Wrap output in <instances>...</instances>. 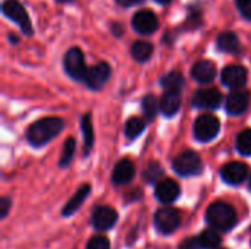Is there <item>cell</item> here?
<instances>
[{
	"mask_svg": "<svg viewBox=\"0 0 251 249\" xmlns=\"http://www.w3.org/2000/svg\"><path fill=\"white\" fill-rule=\"evenodd\" d=\"M237 6L240 12L244 15V18L251 21V0H237Z\"/></svg>",
	"mask_w": 251,
	"mask_h": 249,
	"instance_id": "1f68e13d",
	"label": "cell"
},
{
	"mask_svg": "<svg viewBox=\"0 0 251 249\" xmlns=\"http://www.w3.org/2000/svg\"><path fill=\"white\" fill-rule=\"evenodd\" d=\"M9 208H10V200L7 198V197H3L1 198V201H0V217L1 219H4L6 216H7V213H9Z\"/></svg>",
	"mask_w": 251,
	"mask_h": 249,
	"instance_id": "d6a6232c",
	"label": "cell"
},
{
	"mask_svg": "<svg viewBox=\"0 0 251 249\" xmlns=\"http://www.w3.org/2000/svg\"><path fill=\"white\" fill-rule=\"evenodd\" d=\"M222 101V95L216 88L199 90L194 95V106L200 109H218Z\"/></svg>",
	"mask_w": 251,
	"mask_h": 249,
	"instance_id": "4fadbf2b",
	"label": "cell"
},
{
	"mask_svg": "<svg viewBox=\"0 0 251 249\" xmlns=\"http://www.w3.org/2000/svg\"><path fill=\"white\" fill-rule=\"evenodd\" d=\"M179 194H181L179 185L172 179H162L156 185V198L163 204H171L176 201Z\"/></svg>",
	"mask_w": 251,
	"mask_h": 249,
	"instance_id": "5bb4252c",
	"label": "cell"
},
{
	"mask_svg": "<svg viewBox=\"0 0 251 249\" xmlns=\"http://www.w3.org/2000/svg\"><path fill=\"white\" fill-rule=\"evenodd\" d=\"M179 225H181V214L175 208L165 207L157 210L154 214V226L163 235L174 233L179 227Z\"/></svg>",
	"mask_w": 251,
	"mask_h": 249,
	"instance_id": "52a82bcc",
	"label": "cell"
},
{
	"mask_svg": "<svg viewBox=\"0 0 251 249\" xmlns=\"http://www.w3.org/2000/svg\"><path fill=\"white\" fill-rule=\"evenodd\" d=\"M247 175H249V167L241 161H231L225 164L221 170L222 179L229 185H240L241 182L246 181Z\"/></svg>",
	"mask_w": 251,
	"mask_h": 249,
	"instance_id": "30bf717a",
	"label": "cell"
},
{
	"mask_svg": "<svg viewBox=\"0 0 251 249\" xmlns=\"http://www.w3.org/2000/svg\"><path fill=\"white\" fill-rule=\"evenodd\" d=\"M162 173H163V170H162L159 163H150L147 166L146 172H144V178H146V181L149 183H153V182H156L162 176Z\"/></svg>",
	"mask_w": 251,
	"mask_h": 249,
	"instance_id": "f1b7e54d",
	"label": "cell"
},
{
	"mask_svg": "<svg viewBox=\"0 0 251 249\" xmlns=\"http://www.w3.org/2000/svg\"><path fill=\"white\" fill-rule=\"evenodd\" d=\"M156 1H157V3H160V4H168L171 0H156Z\"/></svg>",
	"mask_w": 251,
	"mask_h": 249,
	"instance_id": "e575fe53",
	"label": "cell"
},
{
	"mask_svg": "<svg viewBox=\"0 0 251 249\" xmlns=\"http://www.w3.org/2000/svg\"><path fill=\"white\" fill-rule=\"evenodd\" d=\"M90 185H82L78 191H76V194L68 201V204L65 205V208H63V216H71V214H74L81 205H82V203L85 201V198H87V195L90 194Z\"/></svg>",
	"mask_w": 251,
	"mask_h": 249,
	"instance_id": "ffe728a7",
	"label": "cell"
},
{
	"mask_svg": "<svg viewBox=\"0 0 251 249\" xmlns=\"http://www.w3.org/2000/svg\"><path fill=\"white\" fill-rule=\"evenodd\" d=\"M159 107H160V104H159V101H157V98L154 95L149 94V95H146L143 98V112H144L146 119L153 120L154 116L157 114Z\"/></svg>",
	"mask_w": 251,
	"mask_h": 249,
	"instance_id": "484cf974",
	"label": "cell"
},
{
	"mask_svg": "<svg viewBox=\"0 0 251 249\" xmlns=\"http://www.w3.org/2000/svg\"><path fill=\"white\" fill-rule=\"evenodd\" d=\"M193 78L200 84H209L216 76V66L210 60H200L191 70Z\"/></svg>",
	"mask_w": 251,
	"mask_h": 249,
	"instance_id": "e0dca14e",
	"label": "cell"
},
{
	"mask_svg": "<svg viewBox=\"0 0 251 249\" xmlns=\"http://www.w3.org/2000/svg\"><path fill=\"white\" fill-rule=\"evenodd\" d=\"M3 13L12 19L13 22H16L19 25V28L22 29V32L25 35H32V26H31V21L29 16L26 13V10L24 9V6L18 1V0H6L3 3Z\"/></svg>",
	"mask_w": 251,
	"mask_h": 249,
	"instance_id": "277c9868",
	"label": "cell"
},
{
	"mask_svg": "<svg viewBox=\"0 0 251 249\" xmlns=\"http://www.w3.org/2000/svg\"><path fill=\"white\" fill-rule=\"evenodd\" d=\"M181 107V94L179 91L166 90L163 94V98L160 101V110L165 116H174Z\"/></svg>",
	"mask_w": 251,
	"mask_h": 249,
	"instance_id": "ac0fdd59",
	"label": "cell"
},
{
	"mask_svg": "<svg viewBox=\"0 0 251 249\" xmlns=\"http://www.w3.org/2000/svg\"><path fill=\"white\" fill-rule=\"evenodd\" d=\"M221 123L218 117L212 114H201L194 123V136L201 142H209L219 134Z\"/></svg>",
	"mask_w": 251,
	"mask_h": 249,
	"instance_id": "5b68a950",
	"label": "cell"
},
{
	"mask_svg": "<svg viewBox=\"0 0 251 249\" xmlns=\"http://www.w3.org/2000/svg\"><path fill=\"white\" fill-rule=\"evenodd\" d=\"M57 1H59V3H69V1L72 3L74 0H57Z\"/></svg>",
	"mask_w": 251,
	"mask_h": 249,
	"instance_id": "d590c367",
	"label": "cell"
},
{
	"mask_svg": "<svg viewBox=\"0 0 251 249\" xmlns=\"http://www.w3.org/2000/svg\"><path fill=\"white\" fill-rule=\"evenodd\" d=\"M131 54L137 62H147L153 54V45L149 41H135L131 47Z\"/></svg>",
	"mask_w": 251,
	"mask_h": 249,
	"instance_id": "44dd1931",
	"label": "cell"
},
{
	"mask_svg": "<svg viewBox=\"0 0 251 249\" xmlns=\"http://www.w3.org/2000/svg\"><path fill=\"white\" fill-rule=\"evenodd\" d=\"M74 154H75V139L74 138H68L65 141V145H63V151H62V157L59 160V166L60 167H66L72 161Z\"/></svg>",
	"mask_w": 251,
	"mask_h": 249,
	"instance_id": "83f0119b",
	"label": "cell"
},
{
	"mask_svg": "<svg viewBox=\"0 0 251 249\" xmlns=\"http://www.w3.org/2000/svg\"><path fill=\"white\" fill-rule=\"evenodd\" d=\"M237 150L243 156H251V129H244L238 134Z\"/></svg>",
	"mask_w": 251,
	"mask_h": 249,
	"instance_id": "4316f807",
	"label": "cell"
},
{
	"mask_svg": "<svg viewBox=\"0 0 251 249\" xmlns=\"http://www.w3.org/2000/svg\"><path fill=\"white\" fill-rule=\"evenodd\" d=\"M87 249H110V242L104 236H94L90 239Z\"/></svg>",
	"mask_w": 251,
	"mask_h": 249,
	"instance_id": "f546056e",
	"label": "cell"
},
{
	"mask_svg": "<svg viewBox=\"0 0 251 249\" xmlns=\"http://www.w3.org/2000/svg\"><path fill=\"white\" fill-rule=\"evenodd\" d=\"M179 249H203V247H201L200 238H199V236H194V238L185 239V241L179 245Z\"/></svg>",
	"mask_w": 251,
	"mask_h": 249,
	"instance_id": "4dcf8cb0",
	"label": "cell"
},
{
	"mask_svg": "<svg viewBox=\"0 0 251 249\" xmlns=\"http://www.w3.org/2000/svg\"><path fill=\"white\" fill-rule=\"evenodd\" d=\"M222 82L229 88H241L247 82V70L240 65H229L222 70Z\"/></svg>",
	"mask_w": 251,
	"mask_h": 249,
	"instance_id": "7c38bea8",
	"label": "cell"
},
{
	"mask_svg": "<svg viewBox=\"0 0 251 249\" xmlns=\"http://www.w3.org/2000/svg\"><path fill=\"white\" fill-rule=\"evenodd\" d=\"M135 176V166L129 158H122L121 161L116 163L113 173H112V181L115 185H126L129 183Z\"/></svg>",
	"mask_w": 251,
	"mask_h": 249,
	"instance_id": "2e32d148",
	"label": "cell"
},
{
	"mask_svg": "<svg viewBox=\"0 0 251 249\" xmlns=\"http://www.w3.org/2000/svg\"><path fill=\"white\" fill-rule=\"evenodd\" d=\"M250 103V94L244 90H235L232 91L226 98V110L229 114H243Z\"/></svg>",
	"mask_w": 251,
	"mask_h": 249,
	"instance_id": "9a60e30c",
	"label": "cell"
},
{
	"mask_svg": "<svg viewBox=\"0 0 251 249\" xmlns=\"http://www.w3.org/2000/svg\"><path fill=\"white\" fill-rule=\"evenodd\" d=\"M174 170L181 176H194L203 170L201 158L194 151H184L174 160Z\"/></svg>",
	"mask_w": 251,
	"mask_h": 249,
	"instance_id": "3957f363",
	"label": "cell"
},
{
	"mask_svg": "<svg viewBox=\"0 0 251 249\" xmlns=\"http://www.w3.org/2000/svg\"><path fill=\"white\" fill-rule=\"evenodd\" d=\"M199 238H200V242H201L203 249H213L216 248V247H219V244H221V236L215 230V227L206 229Z\"/></svg>",
	"mask_w": 251,
	"mask_h": 249,
	"instance_id": "d4e9b609",
	"label": "cell"
},
{
	"mask_svg": "<svg viewBox=\"0 0 251 249\" xmlns=\"http://www.w3.org/2000/svg\"><path fill=\"white\" fill-rule=\"evenodd\" d=\"M81 128H82V135H84V142H85V156L90 153L93 142H94V131L91 125L90 114H85L81 120Z\"/></svg>",
	"mask_w": 251,
	"mask_h": 249,
	"instance_id": "cb8c5ba5",
	"label": "cell"
},
{
	"mask_svg": "<svg viewBox=\"0 0 251 249\" xmlns=\"http://www.w3.org/2000/svg\"><path fill=\"white\" fill-rule=\"evenodd\" d=\"M218 48L224 53H237L240 50V40L235 32L226 31L218 37Z\"/></svg>",
	"mask_w": 251,
	"mask_h": 249,
	"instance_id": "d6986e66",
	"label": "cell"
},
{
	"mask_svg": "<svg viewBox=\"0 0 251 249\" xmlns=\"http://www.w3.org/2000/svg\"><path fill=\"white\" fill-rule=\"evenodd\" d=\"M146 129V120L141 117H131L125 125V134L129 139H135Z\"/></svg>",
	"mask_w": 251,
	"mask_h": 249,
	"instance_id": "603a6c76",
	"label": "cell"
},
{
	"mask_svg": "<svg viewBox=\"0 0 251 249\" xmlns=\"http://www.w3.org/2000/svg\"><path fill=\"white\" fill-rule=\"evenodd\" d=\"M160 84L165 90H174V91H181L184 88L185 79L179 72H169L165 76H162Z\"/></svg>",
	"mask_w": 251,
	"mask_h": 249,
	"instance_id": "7402d4cb",
	"label": "cell"
},
{
	"mask_svg": "<svg viewBox=\"0 0 251 249\" xmlns=\"http://www.w3.org/2000/svg\"><path fill=\"white\" fill-rule=\"evenodd\" d=\"M207 223L216 230L228 232L237 225V213L232 205L224 201L213 203L206 211Z\"/></svg>",
	"mask_w": 251,
	"mask_h": 249,
	"instance_id": "7a4b0ae2",
	"label": "cell"
},
{
	"mask_svg": "<svg viewBox=\"0 0 251 249\" xmlns=\"http://www.w3.org/2000/svg\"><path fill=\"white\" fill-rule=\"evenodd\" d=\"M110 78V66L104 62H100L87 69L84 82L91 90H100Z\"/></svg>",
	"mask_w": 251,
	"mask_h": 249,
	"instance_id": "ba28073f",
	"label": "cell"
},
{
	"mask_svg": "<svg viewBox=\"0 0 251 249\" xmlns=\"http://www.w3.org/2000/svg\"><path fill=\"white\" fill-rule=\"evenodd\" d=\"M121 6H125V7H128V6H134V4H137V3H140L141 0H116Z\"/></svg>",
	"mask_w": 251,
	"mask_h": 249,
	"instance_id": "836d02e7",
	"label": "cell"
},
{
	"mask_svg": "<svg viewBox=\"0 0 251 249\" xmlns=\"http://www.w3.org/2000/svg\"><path fill=\"white\" fill-rule=\"evenodd\" d=\"M132 26H134V29L138 34L149 35V34H153L159 28V19H157V16L151 10L143 9V10H138L134 15Z\"/></svg>",
	"mask_w": 251,
	"mask_h": 249,
	"instance_id": "9c48e42d",
	"label": "cell"
},
{
	"mask_svg": "<svg viewBox=\"0 0 251 249\" xmlns=\"http://www.w3.org/2000/svg\"><path fill=\"white\" fill-rule=\"evenodd\" d=\"M118 220V213L109 205H100L93 213V226L97 230H109L115 226Z\"/></svg>",
	"mask_w": 251,
	"mask_h": 249,
	"instance_id": "8fae6325",
	"label": "cell"
},
{
	"mask_svg": "<svg viewBox=\"0 0 251 249\" xmlns=\"http://www.w3.org/2000/svg\"><path fill=\"white\" fill-rule=\"evenodd\" d=\"M249 186H250V189H251V176H250V182H249Z\"/></svg>",
	"mask_w": 251,
	"mask_h": 249,
	"instance_id": "8d00e7d4",
	"label": "cell"
},
{
	"mask_svg": "<svg viewBox=\"0 0 251 249\" xmlns=\"http://www.w3.org/2000/svg\"><path fill=\"white\" fill-rule=\"evenodd\" d=\"M62 129H63V120L60 117H54V116L43 117L28 128L26 139L29 141L31 145L41 147L47 144L50 139H53L54 136H57Z\"/></svg>",
	"mask_w": 251,
	"mask_h": 249,
	"instance_id": "6da1fadb",
	"label": "cell"
},
{
	"mask_svg": "<svg viewBox=\"0 0 251 249\" xmlns=\"http://www.w3.org/2000/svg\"><path fill=\"white\" fill-rule=\"evenodd\" d=\"M63 65L65 70L71 78H74L75 81H84L88 68L85 66L84 54L78 47H72L71 50H68V53L65 54Z\"/></svg>",
	"mask_w": 251,
	"mask_h": 249,
	"instance_id": "8992f818",
	"label": "cell"
}]
</instances>
